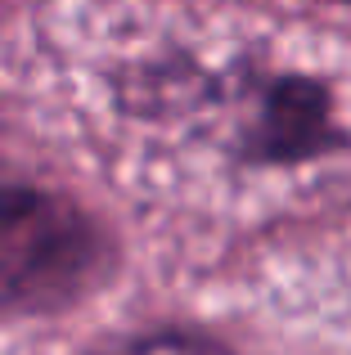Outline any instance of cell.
<instances>
[{
	"label": "cell",
	"mask_w": 351,
	"mask_h": 355,
	"mask_svg": "<svg viewBox=\"0 0 351 355\" xmlns=\"http://www.w3.org/2000/svg\"><path fill=\"white\" fill-rule=\"evenodd\" d=\"M104 234L72 198L0 184V311H50L95 284Z\"/></svg>",
	"instance_id": "obj_1"
},
{
	"label": "cell",
	"mask_w": 351,
	"mask_h": 355,
	"mask_svg": "<svg viewBox=\"0 0 351 355\" xmlns=\"http://www.w3.org/2000/svg\"><path fill=\"white\" fill-rule=\"evenodd\" d=\"M234 108V148L257 166H298L351 144L329 86L302 72H248Z\"/></svg>",
	"instance_id": "obj_2"
},
{
	"label": "cell",
	"mask_w": 351,
	"mask_h": 355,
	"mask_svg": "<svg viewBox=\"0 0 351 355\" xmlns=\"http://www.w3.org/2000/svg\"><path fill=\"white\" fill-rule=\"evenodd\" d=\"M90 355H230L221 342L203 338V333H185V329H162V333H144V338H126L113 347H99Z\"/></svg>",
	"instance_id": "obj_3"
},
{
	"label": "cell",
	"mask_w": 351,
	"mask_h": 355,
	"mask_svg": "<svg viewBox=\"0 0 351 355\" xmlns=\"http://www.w3.org/2000/svg\"><path fill=\"white\" fill-rule=\"evenodd\" d=\"M334 5H351V0H334Z\"/></svg>",
	"instance_id": "obj_4"
}]
</instances>
